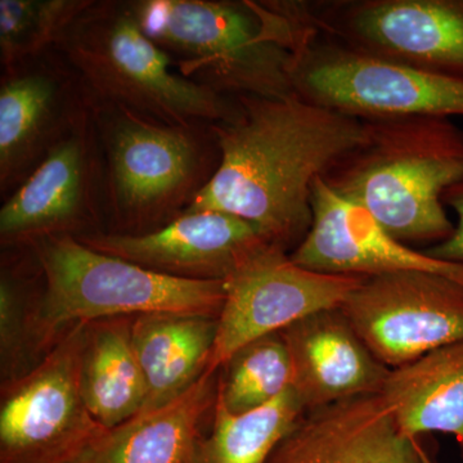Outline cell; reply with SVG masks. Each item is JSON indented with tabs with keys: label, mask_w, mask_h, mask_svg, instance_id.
Returning <instances> with one entry per match:
<instances>
[{
	"label": "cell",
	"mask_w": 463,
	"mask_h": 463,
	"mask_svg": "<svg viewBox=\"0 0 463 463\" xmlns=\"http://www.w3.org/2000/svg\"><path fill=\"white\" fill-rule=\"evenodd\" d=\"M221 148L214 178L185 213H228L291 254L312 225V187L362 141L364 118L285 97L241 96L210 124Z\"/></svg>",
	"instance_id": "1"
},
{
	"label": "cell",
	"mask_w": 463,
	"mask_h": 463,
	"mask_svg": "<svg viewBox=\"0 0 463 463\" xmlns=\"http://www.w3.org/2000/svg\"><path fill=\"white\" fill-rule=\"evenodd\" d=\"M364 121L362 141L323 181L401 242L438 245L449 239L455 224L443 196L463 179V130L432 116Z\"/></svg>",
	"instance_id": "2"
},
{
	"label": "cell",
	"mask_w": 463,
	"mask_h": 463,
	"mask_svg": "<svg viewBox=\"0 0 463 463\" xmlns=\"http://www.w3.org/2000/svg\"><path fill=\"white\" fill-rule=\"evenodd\" d=\"M143 32L184 78L222 96L285 97L291 50L276 2L132 0Z\"/></svg>",
	"instance_id": "3"
},
{
	"label": "cell",
	"mask_w": 463,
	"mask_h": 463,
	"mask_svg": "<svg viewBox=\"0 0 463 463\" xmlns=\"http://www.w3.org/2000/svg\"><path fill=\"white\" fill-rule=\"evenodd\" d=\"M102 154L106 231L141 236L184 214L221 166L210 124H169L90 108Z\"/></svg>",
	"instance_id": "4"
},
{
	"label": "cell",
	"mask_w": 463,
	"mask_h": 463,
	"mask_svg": "<svg viewBox=\"0 0 463 463\" xmlns=\"http://www.w3.org/2000/svg\"><path fill=\"white\" fill-rule=\"evenodd\" d=\"M54 51L80 79L90 108L118 106L169 124H213L233 112L234 99L176 71L129 2L91 0Z\"/></svg>",
	"instance_id": "5"
},
{
	"label": "cell",
	"mask_w": 463,
	"mask_h": 463,
	"mask_svg": "<svg viewBox=\"0 0 463 463\" xmlns=\"http://www.w3.org/2000/svg\"><path fill=\"white\" fill-rule=\"evenodd\" d=\"M44 273L33 316V346L47 353L79 323L143 315L219 317L224 281H192L146 269L61 234L32 245Z\"/></svg>",
	"instance_id": "6"
},
{
	"label": "cell",
	"mask_w": 463,
	"mask_h": 463,
	"mask_svg": "<svg viewBox=\"0 0 463 463\" xmlns=\"http://www.w3.org/2000/svg\"><path fill=\"white\" fill-rule=\"evenodd\" d=\"M292 90L301 99L359 118L463 116V80L374 60L307 25L286 2Z\"/></svg>",
	"instance_id": "7"
},
{
	"label": "cell",
	"mask_w": 463,
	"mask_h": 463,
	"mask_svg": "<svg viewBox=\"0 0 463 463\" xmlns=\"http://www.w3.org/2000/svg\"><path fill=\"white\" fill-rule=\"evenodd\" d=\"M87 331L88 323L69 328L26 373L2 383L0 463H74L109 430L81 392Z\"/></svg>",
	"instance_id": "8"
},
{
	"label": "cell",
	"mask_w": 463,
	"mask_h": 463,
	"mask_svg": "<svg viewBox=\"0 0 463 463\" xmlns=\"http://www.w3.org/2000/svg\"><path fill=\"white\" fill-rule=\"evenodd\" d=\"M307 25L374 60L463 80V0L297 2Z\"/></svg>",
	"instance_id": "9"
},
{
	"label": "cell",
	"mask_w": 463,
	"mask_h": 463,
	"mask_svg": "<svg viewBox=\"0 0 463 463\" xmlns=\"http://www.w3.org/2000/svg\"><path fill=\"white\" fill-rule=\"evenodd\" d=\"M105 231L102 154L90 106L41 166L3 201L0 245L26 248L51 236Z\"/></svg>",
	"instance_id": "10"
},
{
	"label": "cell",
	"mask_w": 463,
	"mask_h": 463,
	"mask_svg": "<svg viewBox=\"0 0 463 463\" xmlns=\"http://www.w3.org/2000/svg\"><path fill=\"white\" fill-rule=\"evenodd\" d=\"M365 279L307 269L285 250L268 243L224 281V303L207 370L221 371L237 350L259 337L341 307Z\"/></svg>",
	"instance_id": "11"
},
{
	"label": "cell",
	"mask_w": 463,
	"mask_h": 463,
	"mask_svg": "<svg viewBox=\"0 0 463 463\" xmlns=\"http://www.w3.org/2000/svg\"><path fill=\"white\" fill-rule=\"evenodd\" d=\"M341 310L390 370L463 341V285L439 274L367 277Z\"/></svg>",
	"instance_id": "12"
},
{
	"label": "cell",
	"mask_w": 463,
	"mask_h": 463,
	"mask_svg": "<svg viewBox=\"0 0 463 463\" xmlns=\"http://www.w3.org/2000/svg\"><path fill=\"white\" fill-rule=\"evenodd\" d=\"M90 109L80 79L56 51L0 75V197L29 178Z\"/></svg>",
	"instance_id": "13"
},
{
	"label": "cell",
	"mask_w": 463,
	"mask_h": 463,
	"mask_svg": "<svg viewBox=\"0 0 463 463\" xmlns=\"http://www.w3.org/2000/svg\"><path fill=\"white\" fill-rule=\"evenodd\" d=\"M75 239L103 254L192 281H225L269 243L254 224L214 210L184 213L141 236L99 232Z\"/></svg>",
	"instance_id": "14"
},
{
	"label": "cell",
	"mask_w": 463,
	"mask_h": 463,
	"mask_svg": "<svg viewBox=\"0 0 463 463\" xmlns=\"http://www.w3.org/2000/svg\"><path fill=\"white\" fill-rule=\"evenodd\" d=\"M312 213L306 239L289 254L307 269L364 277L426 272L463 285V263L441 260L401 242L367 210L332 190L323 178L312 187Z\"/></svg>",
	"instance_id": "15"
},
{
	"label": "cell",
	"mask_w": 463,
	"mask_h": 463,
	"mask_svg": "<svg viewBox=\"0 0 463 463\" xmlns=\"http://www.w3.org/2000/svg\"><path fill=\"white\" fill-rule=\"evenodd\" d=\"M281 334L291 358V388L306 412L383 392L392 370L368 349L341 307L307 316Z\"/></svg>",
	"instance_id": "16"
},
{
	"label": "cell",
	"mask_w": 463,
	"mask_h": 463,
	"mask_svg": "<svg viewBox=\"0 0 463 463\" xmlns=\"http://www.w3.org/2000/svg\"><path fill=\"white\" fill-rule=\"evenodd\" d=\"M219 371L206 370L178 398L109 429L74 463H199Z\"/></svg>",
	"instance_id": "17"
},
{
	"label": "cell",
	"mask_w": 463,
	"mask_h": 463,
	"mask_svg": "<svg viewBox=\"0 0 463 463\" xmlns=\"http://www.w3.org/2000/svg\"><path fill=\"white\" fill-rule=\"evenodd\" d=\"M218 318L143 315L133 319V345L147 383L142 412L169 403L203 376L214 350Z\"/></svg>",
	"instance_id": "18"
},
{
	"label": "cell",
	"mask_w": 463,
	"mask_h": 463,
	"mask_svg": "<svg viewBox=\"0 0 463 463\" xmlns=\"http://www.w3.org/2000/svg\"><path fill=\"white\" fill-rule=\"evenodd\" d=\"M380 395L404 434L453 435L463 458V341L392 370Z\"/></svg>",
	"instance_id": "19"
},
{
	"label": "cell",
	"mask_w": 463,
	"mask_h": 463,
	"mask_svg": "<svg viewBox=\"0 0 463 463\" xmlns=\"http://www.w3.org/2000/svg\"><path fill=\"white\" fill-rule=\"evenodd\" d=\"M133 319L88 323L81 392L91 416L109 430L141 413L147 402V383L133 345Z\"/></svg>",
	"instance_id": "20"
},
{
	"label": "cell",
	"mask_w": 463,
	"mask_h": 463,
	"mask_svg": "<svg viewBox=\"0 0 463 463\" xmlns=\"http://www.w3.org/2000/svg\"><path fill=\"white\" fill-rule=\"evenodd\" d=\"M304 413L292 388L263 407L241 414L231 413L216 397L212 430L201 443L199 463H267Z\"/></svg>",
	"instance_id": "21"
},
{
	"label": "cell",
	"mask_w": 463,
	"mask_h": 463,
	"mask_svg": "<svg viewBox=\"0 0 463 463\" xmlns=\"http://www.w3.org/2000/svg\"><path fill=\"white\" fill-rule=\"evenodd\" d=\"M44 291V273L32 246L3 249L0 269L2 383L33 368V316Z\"/></svg>",
	"instance_id": "22"
},
{
	"label": "cell",
	"mask_w": 463,
	"mask_h": 463,
	"mask_svg": "<svg viewBox=\"0 0 463 463\" xmlns=\"http://www.w3.org/2000/svg\"><path fill=\"white\" fill-rule=\"evenodd\" d=\"M371 397L307 411L274 448L267 463H354Z\"/></svg>",
	"instance_id": "23"
},
{
	"label": "cell",
	"mask_w": 463,
	"mask_h": 463,
	"mask_svg": "<svg viewBox=\"0 0 463 463\" xmlns=\"http://www.w3.org/2000/svg\"><path fill=\"white\" fill-rule=\"evenodd\" d=\"M292 385L291 358L281 332L237 350L219 371L218 398L231 413L257 410Z\"/></svg>",
	"instance_id": "24"
},
{
	"label": "cell",
	"mask_w": 463,
	"mask_h": 463,
	"mask_svg": "<svg viewBox=\"0 0 463 463\" xmlns=\"http://www.w3.org/2000/svg\"><path fill=\"white\" fill-rule=\"evenodd\" d=\"M91 0H0V63L11 69L53 51Z\"/></svg>",
	"instance_id": "25"
},
{
	"label": "cell",
	"mask_w": 463,
	"mask_h": 463,
	"mask_svg": "<svg viewBox=\"0 0 463 463\" xmlns=\"http://www.w3.org/2000/svg\"><path fill=\"white\" fill-rule=\"evenodd\" d=\"M422 437H410L399 429L392 411L381 395H373L354 463H438Z\"/></svg>",
	"instance_id": "26"
},
{
	"label": "cell",
	"mask_w": 463,
	"mask_h": 463,
	"mask_svg": "<svg viewBox=\"0 0 463 463\" xmlns=\"http://www.w3.org/2000/svg\"><path fill=\"white\" fill-rule=\"evenodd\" d=\"M443 203L456 213L455 232L449 239L431 246L425 252L441 260L463 263V179L447 190L443 196Z\"/></svg>",
	"instance_id": "27"
}]
</instances>
